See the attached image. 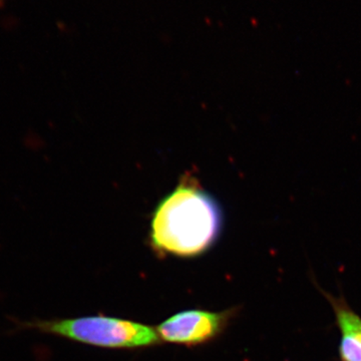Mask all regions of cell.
Listing matches in <instances>:
<instances>
[{
	"mask_svg": "<svg viewBox=\"0 0 361 361\" xmlns=\"http://www.w3.org/2000/svg\"><path fill=\"white\" fill-rule=\"evenodd\" d=\"M233 310L183 311L161 323L156 330L164 341L180 345H200L219 336L229 322Z\"/></svg>",
	"mask_w": 361,
	"mask_h": 361,
	"instance_id": "3957f363",
	"label": "cell"
},
{
	"mask_svg": "<svg viewBox=\"0 0 361 361\" xmlns=\"http://www.w3.org/2000/svg\"><path fill=\"white\" fill-rule=\"evenodd\" d=\"M314 284L331 305L336 316L337 327L341 330L339 360L361 361V316L349 306L344 296L336 297L325 291L315 280Z\"/></svg>",
	"mask_w": 361,
	"mask_h": 361,
	"instance_id": "277c9868",
	"label": "cell"
},
{
	"mask_svg": "<svg viewBox=\"0 0 361 361\" xmlns=\"http://www.w3.org/2000/svg\"><path fill=\"white\" fill-rule=\"evenodd\" d=\"M222 226L219 207L193 185H180L157 207L151 224L154 249L178 257L201 255L215 243Z\"/></svg>",
	"mask_w": 361,
	"mask_h": 361,
	"instance_id": "6da1fadb",
	"label": "cell"
},
{
	"mask_svg": "<svg viewBox=\"0 0 361 361\" xmlns=\"http://www.w3.org/2000/svg\"><path fill=\"white\" fill-rule=\"evenodd\" d=\"M11 323L13 332L35 331L97 348H148L160 342V336L153 327L104 315L54 319L14 318Z\"/></svg>",
	"mask_w": 361,
	"mask_h": 361,
	"instance_id": "7a4b0ae2",
	"label": "cell"
}]
</instances>
